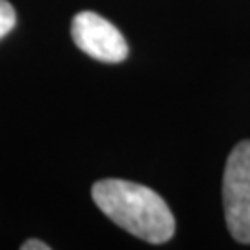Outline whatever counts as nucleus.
Wrapping results in <instances>:
<instances>
[{"label": "nucleus", "instance_id": "obj_1", "mask_svg": "<svg viewBox=\"0 0 250 250\" xmlns=\"http://www.w3.org/2000/svg\"><path fill=\"white\" fill-rule=\"evenodd\" d=\"M91 195L100 211L126 232L146 243H167L174 235V217L163 198L146 186L128 180H100Z\"/></svg>", "mask_w": 250, "mask_h": 250}, {"label": "nucleus", "instance_id": "obj_2", "mask_svg": "<svg viewBox=\"0 0 250 250\" xmlns=\"http://www.w3.org/2000/svg\"><path fill=\"white\" fill-rule=\"evenodd\" d=\"M224 217L235 241L250 243V141L233 146L223 178Z\"/></svg>", "mask_w": 250, "mask_h": 250}, {"label": "nucleus", "instance_id": "obj_3", "mask_svg": "<svg viewBox=\"0 0 250 250\" xmlns=\"http://www.w3.org/2000/svg\"><path fill=\"white\" fill-rule=\"evenodd\" d=\"M72 41L82 52L104 63H121L128 56L125 36L95 11H82L72 19Z\"/></svg>", "mask_w": 250, "mask_h": 250}, {"label": "nucleus", "instance_id": "obj_4", "mask_svg": "<svg viewBox=\"0 0 250 250\" xmlns=\"http://www.w3.org/2000/svg\"><path fill=\"white\" fill-rule=\"evenodd\" d=\"M17 24V13L8 0H0V39L8 36Z\"/></svg>", "mask_w": 250, "mask_h": 250}, {"label": "nucleus", "instance_id": "obj_5", "mask_svg": "<svg viewBox=\"0 0 250 250\" xmlns=\"http://www.w3.org/2000/svg\"><path fill=\"white\" fill-rule=\"evenodd\" d=\"M21 249L22 250H50V245L39 241V239H28Z\"/></svg>", "mask_w": 250, "mask_h": 250}]
</instances>
